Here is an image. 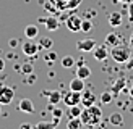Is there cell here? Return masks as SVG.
Wrapping results in <instances>:
<instances>
[{"mask_svg": "<svg viewBox=\"0 0 133 129\" xmlns=\"http://www.w3.org/2000/svg\"><path fill=\"white\" fill-rule=\"evenodd\" d=\"M50 110H52V116H54V118H62V116H63V110H62V108H57V107L54 105Z\"/></svg>", "mask_w": 133, "mask_h": 129, "instance_id": "83f0119b", "label": "cell"}, {"mask_svg": "<svg viewBox=\"0 0 133 129\" xmlns=\"http://www.w3.org/2000/svg\"><path fill=\"white\" fill-rule=\"evenodd\" d=\"M39 50H41L39 49V44L34 42L32 39H26V41L23 42V45H21V52L26 57H34Z\"/></svg>", "mask_w": 133, "mask_h": 129, "instance_id": "277c9868", "label": "cell"}, {"mask_svg": "<svg viewBox=\"0 0 133 129\" xmlns=\"http://www.w3.org/2000/svg\"><path fill=\"white\" fill-rule=\"evenodd\" d=\"M81 21H83V19L79 18L78 15H70L68 18L65 19L66 28H68V31H71V32H79V31H81Z\"/></svg>", "mask_w": 133, "mask_h": 129, "instance_id": "8992f818", "label": "cell"}, {"mask_svg": "<svg viewBox=\"0 0 133 129\" xmlns=\"http://www.w3.org/2000/svg\"><path fill=\"white\" fill-rule=\"evenodd\" d=\"M105 45H107V47H115V45H120V37H118L115 32H110V34L105 36Z\"/></svg>", "mask_w": 133, "mask_h": 129, "instance_id": "ac0fdd59", "label": "cell"}, {"mask_svg": "<svg viewBox=\"0 0 133 129\" xmlns=\"http://www.w3.org/2000/svg\"><path fill=\"white\" fill-rule=\"evenodd\" d=\"M62 68H65V69H70V68H73V64H75V58H73V57H63L62 58Z\"/></svg>", "mask_w": 133, "mask_h": 129, "instance_id": "603a6c76", "label": "cell"}, {"mask_svg": "<svg viewBox=\"0 0 133 129\" xmlns=\"http://www.w3.org/2000/svg\"><path fill=\"white\" fill-rule=\"evenodd\" d=\"M13 97H15V89L10 86H0V103L2 105H10Z\"/></svg>", "mask_w": 133, "mask_h": 129, "instance_id": "5b68a950", "label": "cell"}, {"mask_svg": "<svg viewBox=\"0 0 133 129\" xmlns=\"http://www.w3.org/2000/svg\"><path fill=\"white\" fill-rule=\"evenodd\" d=\"M39 21H41L42 24H45V29L47 31H57L58 26H60V21H58L54 15L45 16V18H39Z\"/></svg>", "mask_w": 133, "mask_h": 129, "instance_id": "9c48e42d", "label": "cell"}, {"mask_svg": "<svg viewBox=\"0 0 133 129\" xmlns=\"http://www.w3.org/2000/svg\"><path fill=\"white\" fill-rule=\"evenodd\" d=\"M131 95H133V92H131Z\"/></svg>", "mask_w": 133, "mask_h": 129, "instance_id": "60d3db41", "label": "cell"}, {"mask_svg": "<svg viewBox=\"0 0 133 129\" xmlns=\"http://www.w3.org/2000/svg\"><path fill=\"white\" fill-rule=\"evenodd\" d=\"M107 21L112 28H118V26L122 24V13L120 11H112L107 18Z\"/></svg>", "mask_w": 133, "mask_h": 129, "instance_id": "5bb4252c", "label": "cell"}, {"mask_svg": "<svg viewBox=\"0 0 133 129\" xmlns=\"http://www.w3.org/2000/svg\"><path fill=\"white\" fill-rule=\"evenodd\" d=\"M125 87V79H123V77H120V79H118L115 84H114V86H112V89H110V92H112V95H114V97H117L118 94H120V90Z\"/></svg>", "mask_w": 133, "mask_h": 129, "instance_id": "ffe728a7", "label": "cell"}, {"mask_svg": "<svg viewBox=\"0 0 133 129\" xmlns=\"http://www.w3.org/2000/svg\"><path fill=\"white\" fill-rule=\"evenodd\" d=\"M127 68H128V69H131V68H133V58H130V60L127 61Z\"/></svg>", "mask_w": 133, "mask_h": 129, "instance_id": "d590c367", "label": "cell"}, {"mask_svg": "<svg viewBox=\"0 0 133 129\" xmlns=\"http://www.w3.org/2000/svg\"><path fill=\"white\" fill-rule=\"evenodd\" d=\"M79 3H81V0H68V2H66V8H68V10H75Z\"/></svg>", "mask_w": 133, "mask_h": 129, "instance_id": "f1b7e54d", "label": "cell"}, {"mask_svg": "<svg viewBox=\"0 0 133 129\" xmlns=\"http://www.w3.org/2000/svg\"><path fill=\"white\" fill-rule=\"evenodd\" d=\"M58 123H60V118H54L50 123H45V121L37 123V124H34V127L36 129H54L58 126Z\"/></svg>", "mask_w": 133, "mask_h": 129, "instance_id": "2e32d148", "label": "cell"}, {"mask_svg": "<svg viewBox=\"0 0 133 129\" xmlns=\"http://www.w3.org/2000/svg\"><path fill=\"white\" fill-rule=\"evenodd\" d=\"M112 99H114V95H112L110 90H105V92L101 95V103H104V105H107V103L112 102Z\"/></svg>", "mask_w": 133, "mask_h": 129, "instance_id": "cb8c5ba5", "label": "cell"}, {"mask_svg": "<svg viewBox=\"0 0 133 129\" xmlns=\"http://www.w3.org/2000/svg\"><path fill=\"white\" fill-rule=\"evenodd\" d=\"M81 110H83V108H79V105H73V107H70L68 116H70V118H78V116L81 115Z\"/></svg>", "mask_w": 133, "mask_h": 129, "instance_id": "d4e9b609", "label": "cell"}, {"mask_svg": "<svg viewBox=\"0 0 133 129\" xmlns=\"http://www.w3.org/2000/svg\"><path fill=\"white\" fill-rule=\"evenodd\" d=\"M70 90H75V92H83L84 90V79H79V77H73L68 84Z\"/></svg>", "mask_w": 133, "mask_h": 129, "instance_id": "4fadbf2b", "label": "cell"}, {"mask_svg": "<svg viewBox=\"0 0 133 129\" xmlns=\"http://www.w3.org/2000/svg\"><path fill=\"white\" fill-rule=\"evenodd\" d=\"M110 57L115 63H127L130 60V49L122 47V45H115L110 50Z\"/></svg>", "mask_w": 133, "mask_h": 129, "instance_id": "7a4b0ae2", "label": "cell"}, {"mask_svg": "<svg viewBox=\"0 0 133 129\" xmlns=\"http://www.w3.org/2000/svg\"><path fill=\"white\" fill-rule=\"evenodd\" d=\"M19 71H21L24 76H26V74H31V73H32V64H31V63H23V66L19 68Z\"/></svg>", "mask_w": 133, "mask_h": 129, "instance_id": "4316f807", "label": "cell"}, {"mask_svg": "<svg viewBox=\"0 0 133 129\" xmlns=\"http://www.w3.org/2000/svg\"><path fill=\"white\" fill-rule=\"evenodd\" d=\"M5 69V61H3V58H0V73Z\"/></svg>", "mask_w": 133, "mask_h": 129, "instance_id": "e575fe53", "label": "cell"}, {"mask_svg": "<svg viewBox=\"0 0 133 129\" xmlns=\"http://www.w3.org/2000/svg\"><path fill=\"white\" fill-rule=\"evenodd\" d=\"M34 81H36V76H34V73H31V74H26V77H24V82L32 84Z\"/></svg>", "mask_w": 133, "mask_h": 129, "instance_id": "4dcf8cb0", "label": "cell"}, {"mask_svg": "<svg viewBox=\"0 0 133 129\" xmlns=\"http://www.w3.org/2000/svg\"><path fill=\"white\" fill-rule=\"evenodd\" d=\"M92 29V23L89 21V19H83L81 21V31L83 32H89Z\"/></svg>", "mask_w": 133, "mask_h": 129, "instance_id": "484cf974", "label": "cell"}, {"mask_svg": "<svg viewBox=\"0 0 133 129\" xmlns=\"http://www.w3.org/2000/svg\"><path fill=\"white\" fill-rule=\"evenodd\" d=\"M19 127H21V129H31V127H34V126L29 124V123H23V124L19 126Z\"/></svg>", "mask_w": 133, "mask_h": 129, "instance_id": "d6a6232c", "label": "cell"}, {"mask_svg": "<svg viewBox=\"0 0 133 129\" xmlns=\"http://www.w3.org/2000/svg\"><path fill=\"white\" fill-rule=\"evenodd\" d=\"M39 49H45V50H50L52 49V39L49 37H41L39 39Z\"/></svg>", "mask_w": 133, "mask_h": 129, "instance_id": "7402d4cb", "label": "cell"}, {"mask_svg": "<svg viewBox=\"0 0 133 129\" xmlns=\"http://www.w3.org/2000/svg\"><path fill=\"white\" fill-rule=\"evenodd\" d=\"M79 118H81L84 126H97L102 119V110H101V107H97L96 103L91 105V107H84L81 110Z\"/></svg>", "mask_w": 133, "mask_h": 129, "instance_id": "6da1fadb", "label": "cell"}, {"mask_svg": "<svg viewBox=\"0 0 133 129\" xmlns=\"http://www.w3.org/2000/svg\"><path fill=\"white\" fill-rule=\"evenodd\" d=\"M91 53H92V57H94L97 61H104L105 58L109 57L110 52L107 50V45L104 44V45H94V49H92Z\"/></svg>", "mask_w": 133, "mask_h": 129, "instance_id": "52a82bcc", "label": "cell"}, {"mask_svg": "<svg viewBox=\"0 0 133 129\" xmlns=\"http://www.w3.org/2000/svg\"><path fill=\"white\" fill-rule=\"evenodd\" d=\"M84 124H83V121H81V118H70L68 119V123H66V127L68 129H79V127H83Z\"/></svg>", "mask_w": 133, "mask_h": 129, "instance_id": "44dd1931", "label": "cell"}, {"mask_svg": "<svg viewBox=\"0 0 133 129\" xmlns=\"http://www.w3.org/2000/svg\"><path fill=\"white\" fill-rule=\"evenodd\" d=\"M44 95H47V99H49V103H50V105H57V103L62 100V94H60V90H47V92H44Z\"/></svg>", "mask_w": 133, "mask_h": 129, "instance_id": "9a60e30c", "label": "cell"}, {"mask_svg": "<svg viewBox=\"0 0 133 129\" xmlns=\"http://www.w3.org/2000/svg\"><path fill=\"white\" fill-rule=\"evenodd\" d=\"M94 45H96V41L94 39H81V41H78L76 42V49L79 52H84V53H88V52H92V49H94Z\"/></svg>", "mask_w": 133, "mask_h": 129, "instance_id": "ba28073f", "label": "cell"}, {"mask_svg": "<svg viewBox=\"0 0 133 129\" xmlns=\"http://www.w3.org/2000/svg\"><path fill=\"white\" fill-rule=\"evenodd\" d=\"M109 123L112 126H123V116H122V113H112L109 116Z\"/></svg>", "mask_w": 133, "mask_h": 129, "instance_id": "d6986e66", "label": "cell"}, {"mask_svg": "<svg viewBox=\"0 0 133 129\" xmlns=\"http://www.w3.org/2000/svg\"><path fill=\"white\" fill-rule=\"evenodd\" d=\"M96 103V95L91 90H83L81 92V105L83 107H91Z\"/></svg>", "mask_w": 133, "mask_h": 129, "instance_id": "8fae6325", "label": "cell"}, {"mask_svg": "<svg viewBox=\"0 0 133 129\" xmlns=\"http://www.w3.org/2000/svg\"><path fill=\"white\" fill-rule=\"evenodd\" d=\"M8 45H10V47H16V45H18V41H16V39H10Z\"/></svg>", "mask_w": 133, "mask_h": 129, "instance_id": "836d02e7", "label": "cell"}, {"mask_svg": "<svg viewBox=\"0 0 133 129\" xmlns=\"http://www.w3.org/2000/svg\"><path fill=\"white\" fill-rule=\"evenodd\" d=\"M130 42H131V45H133V36H131V39H130Z\"/></svg>", "mask_w": 133, "mask_h": 129, "instance_id": "74e56055", "label": "cell"}, {"mask_svg": "<svg viewBox=\"0 0 133 129\" xmlns=\"http://www.w3.org/2000/svg\"><path fill=\"white\" fill-rule=\"evenodd\" d=\"M49 2H50V3H54V2H55V0H49Z\"/></svg>", "mask_w": 133, "mask_h": 129, "instance_id": "f35d334b", "label": "cell"}, {"mask_svg": "<svg viewBox=\"0 0 133 129\" xmlns=\"http://www.w3.org/2000/svg\"><path fill=\"white\" fill-rule=\"evenodd\" d=\"M18 110L23 113H34V103H32L31 99H21L18 103Z\"/></svg>", "mask_w": 133, "mask_h": 129, "instance_id": "30bf717a", "label": "cell"}, {"mask_svg": "<svg viewBox=\"0 0 133 129\" xmlns=\"http://www.w3.org/2000/svg\"><path fill=\"white\" fill-rule=\"evenodd\" d=\"M63 103H66L68 107L73 105H79L81 103V92H75V90H66V92L62 95Z\"/></svg>", "mask_w": 133, "mask_h": 129, "instance_id": "3957f363", "label": "cell"}, {"mask_svg": "<svg viewBox=\"0 0 133 129\" xmlns=\"http://www.w3.org/2000/svg\"><path fill=\"white\" fill-rule=\"evenodd\" d=\"M112 2H123L125 3V2H130V0H112Z\"/></svg>", "mask_w": 133, "mask_h": 129, "instance_id": "8d00e7d4", "label": "cell"}, {"mask_svg": "<svg viewBox=\"0 0 133 129\" xmlns=\"http://www.w3.org/2000/svg\"><path fill=\"white\" fill-rule=\"evenodd\" d=\"M76 77H79V79H88V77H91V69L89 66H86L84 63L81 64H78V68H76Z\"/></svg>", "mask_w": 133, "mask_h": 129, "instance_id": "7c38bea8", "label": "cell"}, {"mask_svg": "<svg viewBox=\"0 0 133 129\" xmlns=\"http://www.w3.org/2000/svg\"><path fill=\"white\" fill-rule=\"evenodd\" d=\"M24 36H26V39H36L39 36V28L36 24H28L24 28Z\"/></svg>", "mask_w": 133, "mask_h": 129, "instance_id": "e0dca14e", "label": "cell"}, {"mask_svg": "<svg viewBox=\"0 0 133 129\" xmlns=\"http://www.w3.org/2000/svg\"><path fill=\"white\" fill-rule=\"evenodd\" d=\"M44 58H45V61H47V63H52V61L57 58V55H55V52H50V50H49L47 53L44 55Z\"/></svg>", "mask_w": 133, "mask_h": 129, "instance_id": "f546056e", "label": "cell"}, {"mask_svg": "<svg viewBox=\"0 0 133 129\" xmlns=\"http://www.w3.org/2000/svg\"><path fill=\"white\" fill-rule=\"evenodd\" d=\"M65 2H68V0H65Z\"/></svg>", "mask_w": 133, "mask_h": 129, "instance_id": "ab89813d", "label": "cell"}, {"mask_svg": "<svg viewBox=\"0 0 133 129\" xmlns=\"http://www.w3.org/2000/svg\"><path fill=\"white\" fill-rule=\"evenodd\" d=\"M128 18H130V21H133V3L130 5V8H128Z\"/></svg>", "mask_w": 133, "mask_h": 129, "instance_id": "1f68e13d", "label": "cell"}]
</instances>
